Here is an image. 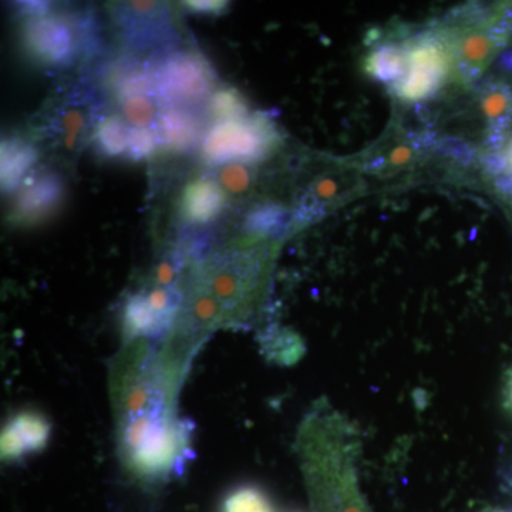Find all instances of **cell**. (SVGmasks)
Instances as JSON below:
<instances>
[{
    "instance_id": "obj_32",
    "label": "cell",
    "mask_w": 512,
    "mask_h": 512,
    "mask_svg": "<svg viewBox=\"0 0 512 512\" xmlns=\"http://www.w3.org/2000/svg\"><path fill=\"white\" fill-rule=\"evenodd\" d=\"M504 156L507 158V164H508V171L505 175H511L512 174V137L511 140L508 141L507 147H505L504 150Z\"/></svg>"
},
{
    "instance_id": "obj_14",
    "label": "cell",
    "mask_w": 512,
    "mask_h": 512,
    "mask_svg": "<svg viewBox=\"0 0 512 512\" xmlns=\"http://www.w3.org/2000/svg\"><path fill=\"white\" fill-rule=\"evenodd\" d=\"M39 151L18 136L6 137L2 141V188L10 192L25 183L29 170L36 164Z\"/></svg>"
},
{
    "instance_id": "obj_16",
    "label": "cell",
    "mask_w": 512,
    "mask_h": 512,
    "mask_svg": "<svg viewBox=\"0 0 512 512\" xmlns=\"http://www.w3.org/2000/svg\"><path fill=\"white\" fill-rule=\"evenodd\" d=\"M406 50L394 43L379 45L365 60V72L377 82L389 84L399 82L406 73Z\"/></svg>"
},
{
    "instance_id": "obj_3",
    "label": "cell",
    "mask_w": 512,
    "mask_h": 512,
    "mask_svg": "<svg viewBox=\"0 0 512 512\" xmlns=\"http://www.w3.org/2000/svg\"><path fill=\"white\" fill-rule=\"evenodd\" d=\"M406 73L390 86L397 99L417 103L430 99L446 83L454 64L451 40L444 33L430 30L410 40L406 46Z\"/></svg>"
},
{
    "instance_id": "obj_23",
    "label": "cell",
    "mask_w": 512,
    "mask_h": 512,
    "mask_svg": "<svg viewBox=\"0 0 512 512\" xmlns=\"http://www.w3.org/2000/svg\"><path fill=\"white\" fill-rule=\"evenodd\" d=\"M217 178L222 190L228 194L241 195L251 190L255 173L248 164L229 163L218 170Z\"/></svg>"
},
{
    "instance_id": "obj_12",
    "label": "cell",
    "mask_w": 512,
    "mask_h": 512,
    "mask_svg": "<svg viewBox=\"0 0 512 512\" xmlns=\"http://www.w3.org/2000/svg\"><path fill=\"white\" fill-rule=\"evenodd\" d=\"M481 109L488 123L485 146L490 151H500L505 134L512 123V89L504 82L485 84L481 92Z\"/></svg>"
},
{
    "instance_id": "obj_34",
    "label": "cell",
    "mask_w": 512,
    "mask_h": 512,
    "mask_svg": "<svg viewBox=\"0 0 512 512\" xmlns=\"http://www.w3.org/2000/svg\"><path fill=\"white\" fill-rule=\"evenodd\" d=\"M510 483L512 485V470H511V476H510Z\"/></svg>"
},
{
    "instance_id": "obj_10",
    "label": "cell",
    "mask_w": 512,
    "mask_h": 512,
    "mask_svg": "<svg viewBox=\"0 0 512 512\" xmlns=\"http://www.w3.org/2000/svg\"><path fill=\"white\" fill-rule=\"evenodd\" d=\"M187 433L173 421L154 431L137 450L130 453V463L141 476L157 477L168 474L180 464L181 454L187 451Z\"/></svg>"
},
{
    "instance_id": "obj_17",
    "label": "cell",
    "mask_w": 512,
    "mask_h": 512,
    "mask_svg": "<svg viewBox=\"0 0 512 512\" xmlns=\"http://www.w3.org/2000/svg\"><path fill=\"white\" fill-rule=\"evenodd\" d=\"M124 333L127 338H158L167 326L150 308L143 293L131 296L126 303L123 315Z\"/></svg>"
},
{
    "instance_id": "obj_31",
    "label": "cell",
    "mask_w": 512,
    "mask_h": 512,
    "mask_svg": "<svg viewBox=\"0 0 512 512\" xmlns=\"http://www.w3.org/2000/svg\"><path fill=\"white\" fill-rule=\"evenodd\" d=\"M505 404L512 413V370L508 373L507 382H505Z\"/></svg>"
},
{
    "instance_id": "obj_29",
    "label": "cell",
    "mask_w": 512,
    "mask_h": 512,
    "mask_svg": "<svg viewBox=\"0 0 512 512\" xmlns=\"http://www.w3.org/2000/svg\"><path fill=\"white\" fill-rule=\"evenodd\" d=\"M52 3L49 2H19L18 9L20 10V15L23 18H36V16H43L49 13L50 8H52Z\"/></svg>"
},
{
    "instance_id": "obj_8",
    "label": "cell",
    "mask_w": 512,
    "mask_h": 512,
    "mask_svg": "<svg viewBox=\"0 0 512 512\" xmlns=\"http://www.w3.org/2000/svg\"><path fill=\"white\" fill-rule=\"evenodd\" d=\"M511 33L512 5L505 6L497 18L483 29L467 33L454 47V66L460 79L466 83L477 80L495 55L507 45Z\"/></svg>"
},
{
    "instance_id": "obj_20",
    "label": "cell",
    "mask_w": 512,
    "mask_h": 512,
    "mask_svg": "<svg viewBox=\"0 0 512 512\" xmlns=\"http://www.w3.org/2000/svg\"><path fill=\"white\" fill-rule=\"evenodd\" d=\"M94 138L101 153L109 157L126 156L130 127L119 116L101 120Z\"/></svg>"
},
{
    "instance_id": "obj_1",
    "label": "cell",
    "mask_w": 512,
    "mask_h": 512,
    "mask_svg": "<svg viewBox=\"0 0 512 512\" xmlns=\"http://www.w3.org/2000/svg\"><path fill=\"white\" fill-rule=\"evenodd\" d=\"M101 107L99 94L89 84L62 87L37 114L33 130L49 147L77 154L96 134Z\"/></svg>"
},
{
    "instance_id": "obj_6",
    "label": "cell",
    "mask_w": 512,
    "mask_h": 512,
    "mask_svg": "<svg viewBox=\"0 0 512 512\" xmlns=\"http://www.w3.org/2000/svg\"><path fill=\"white\" fill-rule=\"evenodd\" d=\"M158 93L167 106L183 107L210 94L215 73L200 53L174 52L164 57L154 69Z\"/></svg>"
},
{
    "instance_id": "obj_13",
    "label": "cell",
    "mask_w": 512,
    "mask_h": 512,
    "mask_svg": "<svg viewBox=\"0 0 512 512\" xmlns=\"http://www.w3.org/2000/svg\"><path fill=\"white\" fill-rule=\"evenodd\" d=\"M157 136L170 150H188L200 137V121L184 107H167L158 123Z\"/></svg>"
},
{
    "instance_id": "obj_2",
    "label": "cell",
    "mask_w": 512,
    "mask_h": 512,
    "mask_svg": "<svg viewBox=\"0 0 512 512\" xmlns=\"http://www.w3.org/2000/svg\"><path fill=\"white\" fill-rule=\"evenodd\" d=\"M268 244L237 245L212 256L202 268L197 285L205 289L225 312V318L244 308L259 286Z\"/></svg>"
},
{
    "instance_id": "obj_15",
    "label": "cell",
    "mask_w": 512,
    "mask_h": 512,
    "mask_svg": "<svg viewBox=\"0 0 512 512\" xmlns=\"http://www.w3.org/2000/svg\"><path fill=\"white\" fill-rule=\"evenodd\" d=\"M120 106V119L130 128L138 130H153L160 123L167 103L161 99L158 89L147 90L128 94V96L117 97Z\"/></svg>"
},
{
    "instance_id": "obj_22",
    "label": "cell",
    "mask_w": 512,
    "mask_h": 512,
    "mask_svg": "<svg viewBox=\"0 0 512 512\" xmlns=\"http://www.w3.org/2000/svg\"><path fill=\"white\" fill-rule=\"evenodd\" d=\"M224 512H274L271 500L261 488L244 485L225 498Z\"/></svg>"
},
{
    "instance_id": "obj_25",
    "label": "cell",
    "mask_w": 512,
    "mask_h": 512,
    "mask_svg": "<svg viewBox=\"0 0 512 512\" xmlns=\"http://www.w3.org/2000/svg\"><path fill=\"white\" fill-rule=\"evenodd\" d=\"M439 150L444 156L453 158L454 161L463 165H470L476 158V150L464 141L456 138H444L440 140Z\"/></svg>"
},
{
    "instance_id": "obj_5",
    "label": "cell",
    "mask_w": 512,
    "mask_h": 512,
    "mask_svg": "<svg viewBox=\"0 0 512 512\" xmlns=\"http://www.w3.org/2000/svg\"><path fill=\"white\" fill-rule=\"evenodd\" d=\"M111 16L128 50L151 57L170 56L178 42L170 6L163 2L111 3Z\"/></svg>"
},
{
    "instance_id": "obj_28",
    "label": "cell",
    "mask_w": 512,
    "mask_h": 512,
    "mask_svg": "<svg viewBox=\"0 0 512 512\" xmlns=\"http://www.w3.org/2000/svg\"><path fill=\"white\" fill-rule=\"evenodd\" d=\"M183 5L194 13L202 15H221L228 8V2H184Z\"/></svg>"
},
{
    "instance_id": "obj_30",
    "label": "cell",
    "mask_w": 512,
    "mask_h": 512,
    "mask_svg": "<svg viewBox=\"0 0 512 512\" xmlns=\"http://www.w3.org/2000/svg\"><path fill=\"white\" fill-rule=\"evenodd\" d=\"M498 64H500L501 69L505 70V72L512 73V50H507V52L501 53L500 59H498Z\"/></svg>"
},
{
    "instance_id": "obj_7",
    "label": "cell",
    "mask_w": 512,
    "mask_h": 512,
    "mask_svg": "<svg viewBox=\"0 0 512 512\" xmlns=\"http://www.w3.org/2000/svg\"><path fill=\"white\" fill-rule=\"evenodd\" d=\"M22 37L29 55L45 66H72L82 52L79 28L63 16L47 13L26 19Z\"/></svg>"
},
{
    "instance_id": "obj_11",
    "label": "cell",
    "mask_w": 512,
    "mask_h": 512,
    "mask_svg": "<svg viewBox=\"0 0 512 512\" xmlns=\"http://www.w3.org/2000/svg\"><path fill=\"white\" fill-rule=\"evenodd\" d=\"M227 195L217 181L202 177L191 181L181 195L178 211L187 224H207L224 210Z\"/></svg>"
},
{
    "instance_id": "obj_26",
    "label": "cell",
    "mask_w": 512,
    "mask_h": 512,
    "mask_svg": "<svg viewBox=\"0 0 512 512\" xmlns=\"http://www.w3.org/2000/svg\"><path fill=\"white\" fill-rule=\"evenodd\" d=\"M0 450H2V458L5 461H16L28 456V451L23 446L22 440L19 439L18 433L9 424H6L5 429L2 430Z\"/></svg>"
},
{
    "instance_id": "obj_19",
    "label": "cell",
    "mask_w": 512,
    "mask_h": 512,
    "mask_svg": "<svg viewBox=\"0 0 512 512\" xmlns=\"http://www.w3.org/2000/svg\"><path fill=\"white\" fill-rule=\"evenodd\" d=\"M8 424L18 433L28 454L43 450L52 433L50 421L35 410L19 412Z\"/></svg>"
},
{
    "instance_id": "obj_33",
    "label": "cell",
    "mask_w": 512,
    "mask_h": 512,
    "mask_svg": "<svg viewBox=\"0 0 512 512\" xmlns=\"http://www.w3.org/2000/svg\"><path fill=\"white\" fill-rule=\"evenodd\" d=\"M488 512H512V510H494V511H488Z\"/></svg>"
},
{
    "instance_id": "obj_9",
    "label": "cell",
    "mask_w": 512,
    "mask_h": 512,
    "mask_svg": "<svg viewBox=\"0 0 512 512\" xmlns=\"http://www.w3.org/2000/svg\"><path fill=\"white\" fill-rule=\"evenodd\" d=\"M64 197L63 178L53 171L28 177L18 192L9 221L16 225L39 224L59 210Z\"/></svg>"
},
{
    "instance_id": "obj_18",
    "label": "cell",
    "mask_w": 512,
    "mask_h": 512,
    "mask_svg": "<svg viewBox=\"0 0 512 512\" xmlns=\"http://www.w3.org/2000/svg\"><path fill=\"white\" fill-rule=\"evenodd\" d=\"M292 224V212L276 202L256 205L245 217V231L252 235L281 237Z\"/></svg>"
},
{
    "instance_id": "obj_24",
    "label": "cell",
    "mask_w": 512,
    "mask_h": 512,
    "mask_svg": "<svg viewBox=\"0 0 512 512\" xmlns=\"http://www.w3.org/2000/svg\"><path fill=\"white\" fill-rule=\"evenodd\" d=\"M158 144H160V140H158L156 131L130 128L126 157L130 160L140 161L153 156Z\"/></svg>"
},
{
    "instance_id": "obj_4",
    "label": "cell",
    "mask_w": 512,
    "mask_h": 512,
    "mask_svg": "<svg viewBox=\"0 0 512 512\" xmlns=\"http://www.w3.org/2000/svg\"><path fill=\"white\" fill-rule=\"evenodd\" d=\"M279 144V131L265 114L222 121L211 127L202 153L211 164H254L265 160Z\"/></svg>"
},
{
    "instance_id": "obj_27",
    "label": "cell",
    "mask_w": 512,
    "mask_h": 512,
    "mask_svg": "<svg viewBox=\"0 0 512 512\" xmlns=\"http://www.w3.org/2000/svg\"><path fill=\"white\" fill-rule=\"evenodd\" d=\"M483 165L485 173L491 175V177H503L508 171L507 158L501 151H490V153L485 154Z\"/></svg>"
},
{
    "instance_id": "obj_21",
    "label": "cell",
    "mask_w": 512,
    "mask_h": 512,
    "mask_svg": "<svg viewBox=\"0 0 512 512\" xmlns=\"http://www.w3.org/2000/svg\"><path fill=\"white\" fill-rule=\"evenodd\" d=\"M210 114L217 123L251 116L247 99L237 89H224L215 93L210 100Z\"/></svg>"
}]
</instances>
